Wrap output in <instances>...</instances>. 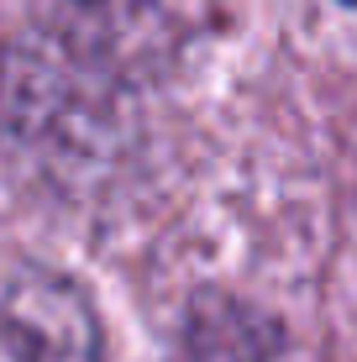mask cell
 Segmentation results:
<instances>
[{"mask_svg": "<svg viewBox=\"0 0 357 362\" xmlns=\"http://www.w3.org/2000/svg\"><path fill=\"white\" fill-rule=\"evenodd\" d=\"M211 21V0H42L27 32L79 79L121 95L174 64Z\"/></svg>", "mask_w": 357, "mask_h": 362, "instance_id": "obj_1", "label": "cell"}, {"mask_svg": "<svg viewBox=\"0 0 357 362\" xmlns=\"http://www.w3.org/2000/svg\"><path fill=\"white\" fill-rule=\"evenodd\" d=\"M0 362H105L100 315L64 273H21L0 289Z\"/></svg>", "mask_w": 357, "mask_h": 362, "instance_id": "obj_2", "label": "cell"}, {"mask_svg": "<svg viewBox=\"0 0 357 362\" xmlns=\"http://www.w3.org/2000/svg\"><path fill=\"white\" fill-rule=\"evenodd\" d=\"M347 6H357V0H347Z\"/></svg>", "mask_w": 357, "mask_h": 362, "instance_id": "obj_3", "label": "cell"}]
</instances>
